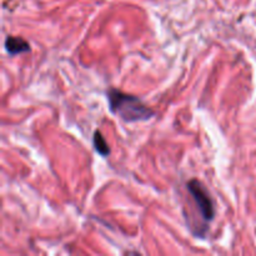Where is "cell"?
Wrapping results in <instances>:
<instances>
[{
	"label": "cell",
	"instance_id": "cell-1",
	"mask_svg": "<svg viewBox=\"0 0 256 256\" xmlns=\"http://www.w3.org/2000/svg\"><path fill=\"white\" fill-rule=\"evenodd\" d=\"M106 98L112 114L116 115L125 122H146L155 115L154 110L146 106L140 98L126 94L115 88L108 90Z\"/></svg>",
	"mask_w": 256,
	"mask_h": 256
},
{
	"label": "cell",
	"instance_id": "cell-2",
	"mask_svg": "<svg viewBox=\"0 0 256 256\" xmlns=\"http://www.w3.org/2000/svg\"><path fill=\"white\" fill-rule=\"evenodd\" d=\"M186 189L192 196L195 205L206 224L212 222L215 218V205L209 190L198 179H192L186 182Z\"/></svg>",
	"mask_w": 256,
	"mask_h": 256
},
{
	"label": "cell",
	"instance_id": "cell-3",
	"mask_svg": "<svg viewBox=\"0 0 256 256\" xmlns=\"http://www.w3.org/2000/svg\"><path fill=\"white\" fill-rule=\"evenodd\" d=\"M4 48L10 56H15V55L29 52L30 49H32V48H30V44L26 40L22 39V38L20 36H14V35L6 36L4 42Z\"/></svg>",
	"mask_w": 256,
	"mask_h": 256
},
{
	"label": "cell",
	"instance_id": "cell-4",
	"mask_svg": "<svg viewBox=\"0 0 256 256\" xmlns=\"http://www.w3.org/2000/svg\"><path fill=\"white\" fill-rule=\"evenodd\" d=\"M92 145H94L95 152L99 155H102V158H106L110 155V152H112V150H110L109 145H108L106 140L102 136L100 130H96V132H94V136H92Z\"/></svg>",
	"mask_w": 256,
	"mask_h": 256
}]
</instances>
